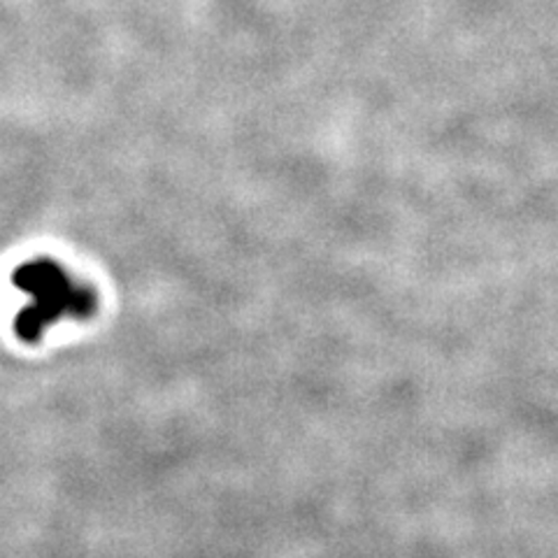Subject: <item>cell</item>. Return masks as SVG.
I'll use <instances>...</instances> for the list:
<instances>
[{
	"mask_svg": "<svg viewBox=\"0 0 558 558\" xmlns=\"http://www.w3.org/2000/svg\"><path fill=\"white\" fill-rule=\"evenodd\" d=\"M16 282L33 295V305L22 314L20 322V333L24 338H35L49 322L59 319L61 314L84 312L92 303L89 295L70 284V279L54 264H47V260L26 266L16 275Z\"/></svg>",
	"mask_w": 558,
	"mask_h": 558,
	"instance_id": "cell-1",
	"label": "cell"
}]
</instances>
